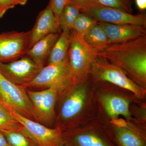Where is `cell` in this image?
I'll return each instance as SVG.
<instances>
[{"label":"cell","mask_w":146,"mask_h":146,"mask_svg":"<svg viewBox=\"0 0 146 146\" xmlns=\"http://www.w3.org/2000/svg\"><path fill=\"white\" fill-rule=\"evenodd\" d=\"M115 63L138 83L146 80V35L124 43L111 44L97 55Z\"/></svg>","instance_id":"cell-1"},{"label":"cell","mask_w":146,"mask_h":146,"mask_svg":"<svg viewBox=\"0 0 146 146\" xmlns=\"http://www.w3.org/2000/svg\"><path fill=\"white\" fill-rule=\"evenodd\" d=\"M74 85L68 54L62 62L43 67L35 78L24 87L52 88L58 94H64Z\"/></svg>","instance_id":"cell-2"},{"label":"cell","mask_w":146,"mask_h":146,"mask_svg":"<svg viewBox=\"0 0 146 146\" xmlns=\"http://www.w3.org/2000/svg\"><path fill=\"white\" fill-rule=\"evenodd\" d=\"M70 33L68 57L74 83L76 84L86 80L89 74L91 63L97 56L83 38L75 31L71 30Z\"/></svg>","instance_id":"cell-3"},{"label":"cell","mask_w":146,"mask_h":146,"mask_svg":"<svg viewBox=\"0 0 146 146\" xmlns=\"http://www.w3.org/2000/svg\"><path fill=\"white\" fill-rule=\"evenodd\" d=\"M89 73L97 81L110 82L139 96H143V89L129 78L121 68L104 57L96 56L94 58Z\"/></svg>","instance_id":"cell-4"},{"label":"cell","mask_w":146,"mask_h":146,"mask_svg":"<svg viewBox=\"0 0 146 146\" xmlns=\"http://www.w3.org/2000/svg\"><path fill=\"white\" fill-rule=\"evenodd\" d=\"M0 96L3 104L10 110L36 121L27 88L11 82L0 72Z\"/></svg>","instance_id":"cell-5"},{"label":"cell","mask_w":146,"mask_h":146,"mask_svg":"<svg viewBox=\"0 0 146 146\" xmlns=\"http://www.w3.org/2000/svg\"><path fill=\"white\" fill-rule=\"evenodd\" d=\"M80 11L88 14L98 22L115 25L146 26V16L144 13L134 15L103 5L99 2L84 7L80 9Z\"/></svg>","instance_id":"cell-6"},{"label":"cell","mask_w":146,"mask_h":146,"mask_svg":"<svg viewBox=\"0 0 146 146\" xmlns=\"http://www.w3.org/2000/svg\"><path fill=\"white\" fill-rule=\"evenodd\" d=\"M9 110L13 117L21 124L24 132L37 146H63L62 131L60 129L47 127L41 123L24 117L14 110Z\"/></svg>","instance_id":"cell-7"},{"label":"cell","mask_w":146,"mask_h":146,"mask_svg":"<svg viewBox=\"0 0 146 146\" xmlns=\"http://www.w3.org/2000/svg\"><path fill=\"white\" fill-rule=\"evenodd\" d=\"M43 68L27 56L9 62H0V72L17 85L25 86L32 81Z\"/></svg>","instance_id":"cell-8"},{"label":"cell","mask_w":146,"mask_h":146,"mask_svg":"<svg viewBox=\"0 0 146 146\" xmlns=\"http://www.w3.org/2000/svg\"><path fill=\"white\" fill-rule=\"evenodd\" d=\"M31 31L0 34V62L9 63L23 57L29 49Z\"/></svg>","instance_id":"cell-9"},{"label":"cell","mask_w":146,"mask_h":146,"mask_svg":"<svg viewBox=\"0 0 146 146\" xmlns=\"http://www.w3.org/2000/svg\"><path fill=\"white\" fill-rule=\"evenodd\" d=\"M86 90L82 82L75 84L66 91L60 106L58 121L61 123L58 128L63 131L66 124L75 118L80 112L85 103Z\"/></svg>","instance_id":"cell-10"},{"label":"cell","mask_w":146,"mask_h":146,"mask_svg":"<svg viewBox=\"0 0 146 146\" xmlns=\"http://www.w3.org/2000/svg\"><path fill=\"white\" fill-rule=\"evenodd\" d=\"M62 139L63 146H115L108 136L92 129H66Z\"/></svg>","instance_id":"cell-11"},{"label":"cell","mask_w":146,"mask_h":146,"mask_svg":"<svg viewBox=\"0 0 146 146\" xmlns=\"http://www.w3.org/2000/svg\"><path fill=\"white\" fill-rule=\"evenodd\" d=\"M58 19L54 16L49 5L39 12L34 26L31 31L29 49L45 36L60 31Z\"/></svg>","instance_id":"cell-12"},{"label":"cell","mask_w":146,"mask_h":146,"mask_svg":"<svg viewBox=\"0 0 146 146\" xmlns=\"http://www.w3.org/2000/svg\"><path fill=\"white\" fill-rule=\"evenodd\" d=\"M98 23L103 29L111 44L124 43L146 35L145 26L102 22Z\"/></svg>","instance_id":"cell-13"},{"label":"cell","mask_w":146,"mask_h":146,"mask_svg":"<svg viewBox=\"0 0 146 146\" xmlns=\"http://www.w3.org/2000/svg\"><path fill=\"white\" fill-rule=\"evenodd\" d=\"M59 33H53L37 41L27 51L26 56L30 58L41 67H44L55 43L59 36Z\"/></svg>","instance_id":"cell-14"},{"label":"cell","mask_w":146,"mask_h":146,"mask_svg":"<svg viewBox=\"0 0 146 146\" xmlns=\"http://www.w3.org/2000/svg\"><path fill=\"white\" fill-rule=\"evenodd\" d=\"M58 94V91L52 88L43 90L41 106L36 116L37 122L44 124V125L52 123L54 118L55 106Z\"/></svg>","instance_id":"cell-15"},{"label":"cell","mask_w":146,"mask_h":146,"mask_svg":"<svg viewBox=\"0 0 146 146\" xmlns=\"http://www.w3.org/2000/svg\"><path fill=\"white\" fill-rule=\"evenodd\" d=\"M82 38L96 56L111 44L107 35L98 23Z\"/></svg>","instance_id":"cell-16"},{"label":"cell","mask_w":146,"mask_h":146,"mask_svg":"<svg viewBox=\"0 0 146 146\" xmlns=\"http://www.w3.org/2000/svg\"><path fill=\"white\" fill-rule=\"evenodd\" d=\"M110 136L118 146H146L145 138L129 128H116Z\"/></svg>","instance_id":"cell-17"},{"label":"cell","mask_w":146,"mask_h":146,"mask_svg":"<svg viewBox=\"0 0 146 146\" xmlns=\"http://www.w3.org/2000/svg\"><path fill=\"white\" fill-rule=\"evenodd\" d=\"M70 41V31H63L53 47L47 61V65L60 63L66 58Z\"/></svg>","instance_id":"cell-18"},{"label":"cell","mask_w":146,"mask_h":146,"mask_svg":"<svg viewBox=\"0 0 146 146\" xmlns=\"http://www.w3.org/2000/svg\"><path fill=\"white\" fill-rule=\"evenodd\" d=\"M103 102L106 112L111 117L116 118L119 115L129 117V103L125 99L115 95H107L104 97Z\"/></svg>","instance_id":"cell-19"},{"label":"cell","mask_w":146,"mask_h":146,"mask_svg":"<svg viewBox=\"0 0 146 146\" xmlns=\"http://www.w3.org/2000/svg\"><path fill=\"white\" fill-rule=\"evenodd\" d=\"M80 12V8L72 3L65 6L58 18L60 30H73L76 19Z\"/></svg>","instance_id":"cell-20"},{"label":"cell","mask_w":146,"mask_h":146,"mask_svg":"<svg viewBox=\"0 0 146 146\" xmlns=\"http://www.w3.org/2000/svg\"><path fill=\"white\" fill-rule=\"evenodd\" d=\"M10 146H37L34 141L25 133L21 131H2Z\"/></svg>","instance_id":"cell-21"},{"label":"cell","mask_w":146,"mask_h":146,"mask_svg":"<svg viewBox=\"0 0 146 146\" xmlns=\"http://www.w3.org/2000/svg\"><path fill=\"white\" fill-rule=\"evenodd\" d=\"M22 129L23 126L10 110L3 105H0V131H21Z\"/></svg>","instance_id":"cell-22"},{"label":"cell","mask_w":146,"mask_h":146,"mask_svg":"<svg viewBox=\"0 0 146 146\" xmlns=\"http://www.w3.org/2000/svg\"><path fill=\"white\" fill-rule=\"evenodd\" d=\"M98 22L91 16L80 12L76 19L73 30L83 37Z\"/></svg>","instance_id":"cell-23"},{"label":"cell","mask_w":146,"mask_h":146,"mask_svg":"<svg viewBox=\"0 0 146 146\" xmlns=\"http://www.w3.org/2000/svg\"><path fill=\"white\" fill-rule=\"evenodd\" d=\"M103 5L118 9L120 10L132 13L133 11L132 0H98Z\"/></svg>","instance_id":"cell-24"},{"label":"cell","mask_w":146,"mask_h":146,"mask_svg":"<svg viewBox=\"0 0 146 146\" xmlns=\"http://www.w3.org/2000/svg\"><path fill=\"white\" fill-rule=\"evenodd\" d=\"M71 3L70 0H50L48 5L55 17L58 19L65 6Z\"/></svg>","instance_id":"cell-25"},{"label":"cell","mask_w":146,"mask_h":146,"mask_svg":"<svg viewBox=\"0 0 146 146\" xmlns=\"http://www.w3.org/2000/svg\"><path fill=\"white\" fill-rule=\"evenodd\" d=\"M15 7L11 0H0V18H2L7 11Z\"/></svg>","instance_id":"cell-26"},{"label":"cell","mask_w":146,"mask_h":146,"mask_svg":"<svg viewBox=\"0 0 146 146\" xmlns=\"http://www.w3.org/2000/svg\"><path fill=\"white\" fill-rule=\"evenodd\" d=\"M70 1L71 3L78 6L80 9L87 6L99 2L98 0H70Z\"/></svg>","instance_id":"cell-27"},{"label":"cell","mask_w":146,"mask_h":146,"mask_svg":"<svg viewBox=\"0 0 146 146\" xmlns=\"http://www.w3.org/2000/svg\"><path fill=\"white\" fill-rule=\"evenodd\" d=\"M137 8L141 11L146 9V0H135Z\"/></svg>","instance_id":"cell-28"},{"label":"cell","mask_w":146,"mask_h":146,"mask_svg":"<svg viewBox=\"0 0 146 146\" xmlns=\"http://www.w3.org/2000/svg\"><path fill=\"white\" fill-rule=\"evenodd\" d=\"M113 123L117 128H128L127 123L122 119L114 120Z\"/></svg>","instance_id":"cell-29"},{"label":"cell","mask_w":146,"mask_h":146,"mask_svg":"<svg viewBox=\"0 0 146 146\" xmlns=\"http://www.w3.org/2000/svg\"><path fill=\"white\" fill-rule=\"evenodd\" d=\"M0 146H10L4 134L0 131Z\"/></svg>","instance_id":"cell-30"},{"label":"cell","mask_w":146,"mask_h":146,"mask_svg":"<svg viewBox=\"0 0 146 146\" xmlns=\"http://www.w3.org/2000/svg\"><path fill=\"white\" fill-rule=\"evenodd\" d=\"M14 5H25L29 0H11Z\"/></svg>","instance_id":"cell-31"},{"label":"cell","mask_w":146,"mask_h":146,"mask_svg":"<svg viewBox=\"0 0 146 146\" xmlns=\"http://www.w3.org/2000/svg\"><path fill=\"white\" fill-rule=\"evenodd\" d=\"M3 104L2 100L1 99V96H0V105Z\"/></svg>","instance_id":"cell-32"}]
</instances>
